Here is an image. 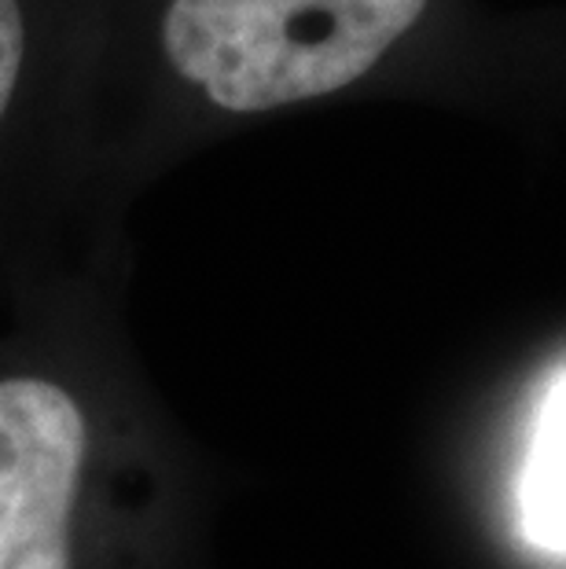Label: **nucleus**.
<instances>
[{
    "instance_id": "f03ea898",
    "label": "nucleus",
    "mask_w": 566,
    "mask_h": 569,
    "mask_svg": "<svg viewBox=\"0 0 566 569\" xmlns=\"http://www.w3.org/2000/svg\"><path fill=\"white\" fill-rule=\"evenodd\" d=\"M96 16L100 0H0V243L27 269L89 206Z\"/></svg>"
},
{
    "instance_id": "7ed1b4c3",
    "label": "nucleus",
    "mask_w": 566,
    "mask_h": 569,
    "mask_svg": "<svg viewBox=\"0 0 566 569\" xmlns=\"http://www.w3.org/2000/svg\"><path fill=\"white\" fill-rule=\"evenodd\" d=\"M92 445V416L67 375L0 371V569H70Z\"/></svg>"
},
{
    "instance_id": "f257e3e1",
    "label": "nucleus",
    "mask_w": 566,
    "mask_h": 569,
    "mask_svg": "<svg viewBox=\"0 0 566 569\" xmlns=\"http://www.w3.org/2000/svg\"><path fill=\"white\" fill-rule=\"evenodd\" d=\"M148 56L214 114H269L365 78L427 0H143Z\"/></svg>"
},
{
    "instance_id": "20e7f679",
    "label": "nucleus",
    "mask_w": 566,
    "mask_h": 569,
    "mask_svg": "<svg viewBox=\"0 0 566 569\" xmlns=\"http://www.w3.org/2000/svg\"><path fill=\"white\" fill-rule=\"evenodd\" d=\"M523 526L545 551H566V371L545 390L523 475Z\"/></svg>"
},
{
    "instance_id": "39448f33",
    "label": "nucleus",
    "mask_w": 566,
    "mask_h": 569,
    "mask_svg": "<svg viewBox=\"0 0 566 569\" xmlns=\"http://www.w3.org/2000/svg\"><path fill=\"white\" fill-rule=\"evenodd\" d=\"M0 261H11V258H8V247H4V243H0Z\"/></svg>"
}]
</instances>
